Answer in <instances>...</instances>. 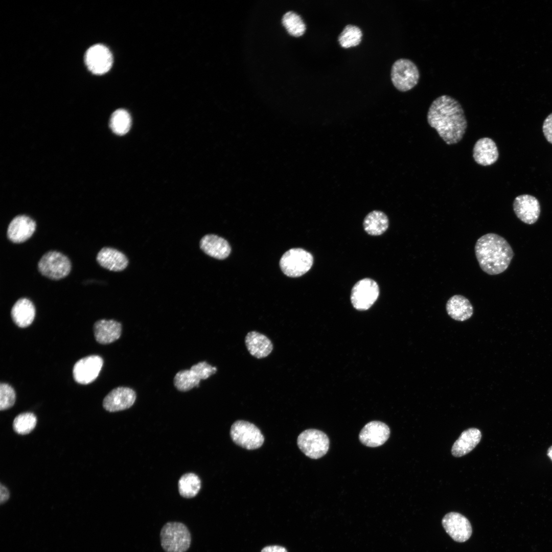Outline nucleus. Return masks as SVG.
<instances>
[{
  "label": "nucleus",
  "instance_id": "f257e3e1",
  "mask_svg": "<svg viewBox=\"0 0 552 552\" xmlns=\"http://www.w3.org/2000/svg\"><path fill=\"white\" fill-rule=\"evenodd\" d=\"M427 122L435 129L447 145L459 142L466 133L467 121L459 102L453 97L443 95L430 104L427 114Z\"/></svg>",
  "mask_w": 552,
  "mask_h": 552
},
{
  "label": "nucleus",
  "instance_id": "f03ea898",
  "mask_svg": "<svg viewBox=\"0 0 552 552\" xmlns=\"http://www.w3.org/2000/svg\"><path fill=\"white\" fill-rule=\"evenodd\" d=\"M474 250L480 267L489 275L504 272L514 256L508 241L495 233H488L480 237L475 243Z\"/></svg>",
  "mask_w": 552,
  "mask_h": 552
},
{
  "label": "nucleus",
  "instance_id": "7ed1b4c3",
  "mask_svg": "<svg viewBox=\"0 0 552 552\" xmlns=\"http://www.w3.org/2000/svg\"><path fill=\"white\" fill-rule=\"evenodd\" d=\"M161 545L166 552H186L191 542V534L187 527L178 522H169L161 530Z\"/></svg>",
  "mask_w": 552,
  "mask_h": 552
},
{
  "label": "nucleus",
  "instance_id": "20e7f679",
  "mask_svg": "<svg viewBox=\"0 0 552 552\" xmlns=\"http://www.w3.org/2000/svg\"><path fill=\"white\" fill-rule=\"evenodd\" d=\"M313 263L311 253L302 248H294L284 254L280 261V266L285 275L296 278L308 272Z\"/></svg>",
  "mask_w": 552,
  "mask_h": 552
},
{
  "label": "nucleus",
  "instance_id": "39448f33",
  "mask_svg": "<svg viewBox=\"0 0 552 552\" xmlns=\"http://www.w3.org/2000/svg\"><path fill=\"white\" fill-rule=\"evenodd\" d=\"M420 78L418 66L410 59H399L392 65V81L399 91L404 92L412 89L418 84Z\"/></svg>",
  "mask_w": 552,
  "mask_h": 552
},
{
  "label": "nucleus",
  "instance_id": "423d86ee",
  "mask_svg": "<svg viewBox=\"0 0 552 552\" xmlns=\"http://www.w3.org/2000/svg\"><path fill=\"white\" fill-rule=\"evenodd\" d=\"M230 436L235 444L247 450L260 448L264 441L260 430L254 424L243 420L236 421L232 424Z\"/></svg>",
  "mask_w": 552,
  "mask_h": 552
},
{
  "label": "nucleus",
  "instance_id": "0eeeda50",
  "mask_svg": "<svg viewBox=\"0 0 552 552\" xmlns=\"http://www.w3.org/2000/svg\"><path fill=\"white\" fill-rule=\"evenodd\" d=\"M297 444L300 450L308 457L317 459L325 455L329 448L330 441L323 431L309 429L300 434Z\"/></svg>",
  "mask_w": 552,
  "mask_h": 552
},
{
  "label": "nucleus",
  "instance_id": "6e6552de",
  "mask_svg": "<svg viewBox=\"0 0 552 552\" xmlns=\"http://www.w3.org/2000/svg\"><path fill=\"white\" fill-rule=\"evenodd\" d=\"M38 269L43 276L54 280L66 277L71 271V263L69 259L57 251L45 253L38 263Z\"/></svg>",
  "mask_w": 552,
  "mask_h": 552
},
{
  "label": "nucleus",
  "instance_id": "1a4fd4ad",
  "mask_svg": "<svg viewBox=\"0 0 552 552\" xmlns=\"http://www.w3.org/2000/svg\"><path fill=\"white\" fill-rule=\"evenodd\" d=\"M379 295V288L374 280L365 278L358 281L351 291V301L358 310L369 309L376 301Z\"/></svg>",
  "mask_w": 552,
  "mask_h": 552
},
{
  "label": "nucleus",
  "instance_id": "9d476101",
  "mask_svg": "<svg viewBox=\"0 0 552 552\" xmlns=\"http://www.w3.org/2000/svg\"><path fill=\"white\" fill-rule=\"evenodd\" d=\"M84 60L87 67L92 73L102 75L111 68L113 57L108 48L103 44H97L86 51Z\"/></svg>",
  "mask_w": 552,
  "mask_h": 552
},
{
  "label": "nucleus",
  "instance_id": "9b49d317",
  "mask_svg": "<svg viewBox=\"0 0 552 552\" xmlns=\"http://www.w3.org/2000/svg\"><path fill=\"white\" fill-rule=\"evenodd\" d=\"M442 525L446 532L454 541L464 542L471 537L472 526L468 519L457 512L446 514L442 520Z\"/></svg>",
  "mask_w": 552,
  "mask_h": 552
},
{
  "label": "nucleus",
  "instance_id": "f8f14e48",
  "mask_svg": "<svg viewBox=\"0 0 552 552\" xmlns=\"http://www.w3.org/2000/svg\"><path fill=\"white\" fill-rule=\"evenodd\" d=\"M103 364V359L98 355H90L80 359L73 367L75 380L82 384L92 382L98 376Z\"/></svg>",
  "mask_w": 552,
  "mask_h": 552
},
{
  "label": "nucleus",
  "instance_id": "ddd939ff",
  "mask_svg": "<svg viewBox=\"0 0 552 552\" xmlns=\"http://www.w3.org/2000/svg\"><path fill=\"white\" fill-rule=\"evenodd\" d=\"M516 216L527 224L535 223L540 214V205L538 200L534 196L523 194L517 196L513 204Z\"/></svg>",
  "mask_w": 552,
  "mask_h": 552
},
{
  "label": "nucleus",
  "instance_id": "4468645a",
  "mask_svg": "<svg viewBox=\"0 0 552 552\" xmlns=\"http://www.w3.org/2000/svg\"><path fill=\"white\" fill-rule=\"evenodd\" d=\"M136 399V394L131 388L118 387L110 391L104 398L103 406L109 412H116L130 408Z\"/></svg>",
  "mask_w": 552,
  "mask_h": 552
},
{
  "label": "nucleus",
  "instance_id": "2eb2a0df",
  "mask_svg": "<svg viewBox=\"0 0 552 552\" xmlns=\"http://www.w3.org/2000/svg\"><path fill=\"white\" fill-rule=\"evenodd\" d=\"M36 227L35 221L30 217L25 215L17 216L8 225L7 237L14 243L25 242L33 235Z\"/></svg>",
  "mask_w": 552,
  "mask_h": 552
},
{
  "label": "nucleus",
  "instance_id": "dca6fc26",
  "mask_svg": "<svg viewBox=\"0 0 552 552\" xmlns=\"http://www.w3.org/2000/svg\"><path fill=\"white\" fill-rule=\"evenodd\" d=\"M390 429L380 421H371L367 423L359 433L360 441L364 445L376 447L383 445L388 439Z\"/></svg>",
  "mask_w": 552,
  "mask_h": 552
},
{
  "label": "nucleus",
  "instance_id": "f3484780",
  "mask_svg": "<svg viewBox=\"0 0 552 552\" xmlns=\"http://www.w3.org/2000/svg\"><path fill=\"white\" fill-rule=\"evenodd\" d=\"M473 157L475 162L483 166L494 164L499 157V152L495 142L485 137L478 139L473 148Z\"/></svg>",
  "mask_w": 552,
  "mask_h": 552
},
{
  "label": "nucleus",
  "instance_id": "a211bd4d",
  "mask_svg": "<svg viewBox=\"0 0 552 552\" xmlns=\"http://www.w3.org/2000/svg\"><path fill=\"white\" fill-rule=\"evenodd\" d=\"M200 247L205 254L218 260L226 258L231 251L228 242L214 234L203 236L200 241Z\"/></svg>",
  "mask_w": 552,
  "mask_h": 552
},
{
  "label": "nucleus",
  "instance_id": "6ab92c4d",
  "mask_svg": "<svg viewBox=\"0 0 552 552\" xmlns=\"http://www.w3.org/2000/svg\"><path fill=\"white\" fill-rule=\"evenodd\" d=\"M96 260L102 267L113 271H122L128 264L126 256L119 250L111 247L102 248L98 253Z\"/></svg>",
  "mask_w": 552,
  "mask_h": 552
},
{
  "label": "nucleus",
  "instance_id": "aec40b11",
  "mask_svg": "<svg viewBox=\"0 0 552 552\" xmlns=\"http://www.w3.org/2000/svg\"><path fill=\"white\" fill-rule=\"evenodd\" d=\"M95 337L101 344H108L119 339L121 334V324L114 320L101 319L94 326Z\"/></svg>",
  "mask_w": 552,
  "mask_h": 552
},
{
  "label": "nucleus",
  "instance_id": "412c9836",
  "mask_svg": "<svg viewBox=\"0 0 552 552\" xmlns=\"http://www.w3.org/2000/svg\"><path fill=\"white\" fill-rule=\"evenodd\" d=\"M481 438V432L477 428H470L464 430L453 444L452 454L455 457H461L468 454L477 446Z\"/></svg>",
  "mask_w": 552,
  "mask_h": 552
},
{
  "label": "nucleus",
  "instance_id": "4be33fe9",
  "mask_svg": "<svg viewBox=\"0 0 552 552\" xmlns=\"http://www.w3.org/2000/svg\"><path fill=\"white\" fill-rule=\"evenodd\" d=\"M446 309L450 317L459 321L469 319L473 313V308L470 302L459 294L454 295L448 300Z\"/></svg>",
  "mask_w": 552,
  "mask_h": 552
},
{
  "label": "nucleus",
  "instance_id": "5701e85b",
  "mask_svg": "<svg viewBox=\"0 0 552 552\" xmlns=\"http://www.w3.org/2000/svg\"><path fill=\"white\" fill-rule=\"evenodd\" d=\"M245 344L249 353L257 358L268 356L272 351L270 340L264 334L256 331L248 332L245 337Z\"/></svg>",
  "mask_w": 552,
  "mask_h": 552
},
{
  "label": "nucleus",
  "instance_id": "b1692460",
  "mask_svg": "<svg viewBox=\"0 0 552 552\" xmlns=\"http://www.w3.org/2000/svg\"><path fill=\"white\" fill-rule=\"evenodd\" d=\"M11 315L12 320L18 327L25 328L33 322L35 309L33 303L27 298L18 300L13 306Z\"/></svg>",
  "mask_w": 552,
  "mask_h": 552
},
{
  "label": "nucleus",
  "instance_id": "393cba45",
  "mask_svg": "<svg viewBox=\"0 0 552 552\" xmlns=\"http://www.w3.org/2000/svg\"><path fill=\"white\" fill-rule=\"evenodd\" d=\"M388 224V219L386 214L377 210L369 213L363 222L364 231L371 236L382 235L387 230Z\"/></svg>",
  "mask_w": 552,
  "mask_h": 552
},
{
  "label": "nucleus",
  "instance_id": "a878e982",
  "mask_svg": "<svg viewBox=\"0 0 552 552\" xmlns=\"http://www.w3.org/2000/svg\"><path fill=\"white\" fill-rule=\"evenodd\" d=\"M178 486L179 493L181 496L191 498L199 492L201 488V481L195 474L186 473L179 479Z\"/></svg>",
  "mask_w": 552,
  "mask_h": 552
},
{
  "label": "nucleus",
  "instance_id": "bb28decb",
  "mask_svg": "<svg viewBox=\"0 0 552 552\" xmlns=\"http://www.w3.org/2000/svg\"><path fill=\"white\" fill-rule=\"evenodd\" d=\"M131 119L129 112L123 109H118L111 114L109 125L111 130L116 134L124 135L130 129Z\"/></svg>",
  "mask_w": 552,
  "mask_h": 552
},
{
  "label": "nucleus",
  "instance_id": "cd10ccee",
  "mask_svg": "<svg viewBox=\"0 0 552 552\" xmlns=\"http://www.w3.org/2000/svg\"><path fill=\"white\" fill-rule=\"evenodd\" d=\"M200 380L190 370L179 371L174 378L175 387L179 391L187 392L194 387H198Z\"/></svg>",
  "mask_w": 552,
  "mask_h": 552
},
{
  "label": "nucleus",
  "instance_id": "c85d7f7f",
  "mask_svg": "<svg viewBox=\"0 0 552 552\" xmlns=\"http://www.w3.org/2000/svg\"><path fill=\"white\" fill-rule=\"evenodd\" d=\"M37 423L36 416L32 412H26L18 415L13 422V428L15 432L24 435L30 433Z\"/></svg>",
  "mask_w": 552,
  "mask_h": 552
},
{
  "label": "nucleus",
  "instance_id": "c756f323",
  "mask_svg": "<svg viewBox=\"0 0 552 552\" xmlns=\"http://www.w3.org/2000/svg\"><path fill=\"white\" fill-rule=\"evenodd\" d=\"M362 36V31L359 27L348 25L344 28L339 35L338 41L342 47L349 48L358 45L361 42Z\"/></svg>",
  "mask_w": 552,
  "mask_h": 552
},
{
  "label": "nucleus",
  "instance_id": "7c9ffc66",
  "mask_svg": "<svg viewBox=\"0 0 552 552\" xmlns=\"http://www.w3.org/2000/svg\"><path fill=\"white\" fill-rule=\"evenodd\" d=\"M282 22L288 32L292 36L299 37L306 31V26L300 15L295 12H288L283 16Z\"/></svg>",
  "mask_w": 552,
  "mask_h": 552
},
{
  "label": "nucleus",
  "instance_id": "2f4dec72",
  "mask_svg": "<svg viewBox=\"0 0 552 552\" xmlns=\"http://www.w3.org/2000/svg\"><path fill=\"white\" fill-rule=\"evenodd\" d=\"M16 399L15 392L9 384L1 383L0 384V409L4 410L11 407Z\"/></svg>",
  "mask_w": 552,
  "mask_h": 552
},
{
  "label": "nucleus",
  "instance_id": "473e14b6",
  "mask_svg": "<svg viewBox=\"0 0 552 552\" xmlns=\"http://www.w3.org/2000/svg\"><path fill=\"white\" fill-rule=\"evenodd\" d=\"M190 370L201 380L208 379L215 374L217 369L206 361L199 362L191 366Z\"/></svg>",
  "mask_w": 552,
  "mask_h": 552
},
{
  "label": "nucleus",
  "instance_id": "72a5a7b5",
  "mask_svg": "<svg viewBox=\"0 0 552 552\" xmlns=\"http://www.w3.org/2000/svg\"><path fill=\"white\" fill-rule=\"evenodd\" d=\"M542 130L546 140L552 144V113L549 114L544 120L542 126Z\"/></svg>",
  "mask_w": 552,
  "mask_h": 552
},
{
  "label": "nucleus",
  "instance_id": "f704fd0d",
  "mask_svg": "<svg viewBox=\"0 0 552 552\" xmlns=\"http://www.w3.org/2000/svg\"><path fill=\"white\" fill-rule=\"evenodd\" d=\"M261 552H288L283 546L280 545H269L264 547Z\"/></svg>",
  "mask_w": 552,
  "mask_h": 552
},
{
  "label": "nucleus",
  "instance_id": "c9c22d12",
  "mask_svg": "<svg viewBox=\"0 0 552 552\" xmlns=\"http://www.w3.org/2000/svg\"><path fill=\"white\" fill-rule=\"evenodd\" d=\"M10 493L8 489L2 484L0 485V502L1 504L7 501L9 498Z\"/></svg>",
  "mask_w": 552,
  "mask_h": 552
},
{
  "label": "nucleus",
  "instance_id": "e433bc0d",
  "mask_svg": "<svg viewBox=\"0 0 552 552\" xmlns=\"http://www.w3.org/2000/svg\"><path fill=\"white\" fill-rule=\"evenodd\" d=\"M547 455L552 461V446L550 447L547 451Z\"/></svg>",
  "mask_w": 552,
  "mask_h": 552
}]
</instances>
